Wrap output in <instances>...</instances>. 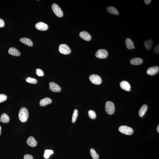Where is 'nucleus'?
Here are the masks:
<instances>
[{"mask_svg": "<svg viewBox=\"0 0 159 159\" xmlns=\"http://www.w3.org/2000/svg\"><path fill=\"white\" fill-rule=\"evenodd\" d=\"M29 114L28 110L25 107H22L20 110L19 114V119L22 122L27 121L29 117Z\"/></svg>", "mask_w": 159, "mask_h": 159, "instance_id": "f257e3e1", "label": "nucleus"}, {"mask_svg": "<svg viewBox=\"0 0 159 159\" xmlns=\"http://www.w3.org/2000/svg\"><path fill=\"white\" fill-rule=\"evenodd\" d=\"M105 110L107 113L112 115L115 111V107L114 104L111 101H108L106 104Z\"/></svg>", "mask_w": 159, "mask_h": 159, "instance_id": "f03ea898", "label": "nucleus"}, {"mask_svg": "<svg viewBox=\"0 0 159 159\" xmlns=\"http://www.w3.org/2000/svg\"><path fill=\"white\" fill-rule=\"evenodd\" d=\"M119 130L122 133L127 135H131L134 132V130L132 128L125 126H122L120 127L119 128Z\"/></svg>", "mask_w": 159, "mask_h": 159, "instance_id": "7ed1b4c3", "label": "nucleus"}, {"mask_svg": "<svg viewBox=\"0 0 159 159\" xmlns=\"http://www.w3.org/2000/svg\"><path fill=\"white\" fill-rule=\"evenodd\" d=\"M52 7L54 13L57 16L60 17L63 16V12L58 5L54 3L52 5Z\"/></svg>", "mask_w": 159, "mask_h": 159, "instance_id": "20e7f679", "label": "nucleus"}, {"mask_svg": "<svg viewBox=\"0 0 159 159\" xmlns=\"http://www.w3.org/2000/svg\"><path fill=\"white\" fill-rule=\"evenodd\" d=\"M89 78L90 81L94 84L98 85L101 83V78L99 76L97 75L92 74L90 76Z\"/></svg>", "mask_w": 159, "mask_h": 159, "instance_id": "39448f33", "label": "nucleus"}, {"mask_svg": "<svg viewBox=\"0 0 159 159\" xmlns=\"http://www.w3.org/2000/svg\"><path fill=\"white\" fill-rule=\"evenodd\" d=\"M59 51L60 53L64 55H68L71 52L70 48L65 44H62L59 46Z\"/></svg>", "mask_w": 159, "mask_h": 159, "instance_id": "423d86ee", "label": "nucleus"}, {"mask_svg": "<svg viewBox=\"0 0 159 159\" xmlns=\"http://www.w3.org/2000/svg\"><path fill=\"white\" fill-rule=\"evenodd\" d=\"M95 55L97 58L100 59H104L108 57V53L105 49H100L96 52Z\"/></svg>", "mask_w": 159, "mask_h": 159, "instance_id": "0eeeda50", "label": "nucleus"}, {"mask_svg": "<svg viewBox=\"0 0 159 159\" xmlns=\"http://www.w3.org/2000/svg\"><path fill=\"white\" fill-rule=\"evenodd\" d=\"M49 89L52 91L55 92H60L61 90V88L55 82H51L49 83Z\"/></svg>", "mask_w": 159, "mask_h": 159, "instance_id": "6e6552de", "label": "nucleus"}, {"mask_svg": "<svg viewBox=\"0 0 159 159\" xmlns=\"http://www.w3.org/2000/svg\"><path fill=\"white\" fill-rule=\"evenodd\" d=\"M35 27L37 30L42 31H46L48 29V26L47 24L41 22L36 24Z\"/></svg>", "mask_w": 159, "mask_h": 159, "instance_id": "1a4fd4ad", "label": "nucleus"}, {"mask_svg": "<svg viewBox=\"0 0 159 159\" xmlns=\"http://www.w3.org/2000/svg\"><path fill=\"white\" fill-rule=\"evenodd\" d=\"M159 68L158 66H155L148 68L147 73L148 75L154 76L158 73L159 71Z\"/></svg>", "mask_w": 159, "mask_h": 159, "instance_id": "9d476101", "label": "nucleus"}, {"mask_svg": "<svg viewBox=\"0 0 159 159\" xmlns=\"http://www.w3.org/2000/svg\"><path fill=\"white\" fill-rule=\"evenodd\" d=\"M79 35L82 39L86 41H90L91 39V35L87 32L82 31L80 32Z\"/></svg>", "mask_w": 159, "mask_h": 159, "instance_id": "9b49d317", "label": "nucleus"}, {"mask_svg": "<svg viewBox=\"0 0 159 159\" xmlns=\"http://www.w3.org/2000/svg\"><path fill=\"white\" fill-rule=\"evenodd\" d=\"M120 86L122 89L125 91H129L130 89V86L128 82L126 81H123L121 82Z\"/></svg>", "mask_w": 159, "mask_h": 159, "instance_id": "f8f14e48", "label": "nucleus"}, {"mask_svg": "<svg viewBox=\"0 0 159 159\" xmlns=\"http://www.w3.org/2000/svg\"><path fill=\"white\" fill-rule=\"evenodd\" d=\"M27 143L28 145L32 147H35L37 145V141L33 136L30 137L28 138L27 141Z\"/></svg>", "mask_w": 159, "mask_h": 159, "instance_id": "ddd939ff", "label": "nucleus"}, {"mask_svg": "<svg viewBox=\"0 0 159 159\" xmlns=\"http://www.w3.org/2000/svg\"><path fill=\"white\" fill-rule=\"evenodd\" d=\"M143 60L140 58H133L130 60V62L131 64L134 65H140L143 63Z\"/></svg>", "mask_w": 159, "mask_h": 159, "instance_id": "4468645a", "label": "nucleus"}, {"mask_svg": "<svg viewBox=\"0 0 159 159\" xmlns=\"http://www.w3.org/2000/svg\"><path fill=\"white\" fill-rule=\"evenodd\" d=\"M125 42L126 47L127 49L130 50L135 49L133 42L129 38L127 39Z\"/></svg>", "mask_w": 159, "mask_h": 159, "instance_id": "2eb2a0df", "label": "nucleus"}, {"mask_svg": "<svg viewBox=\"0 0 159 159\" xmlns=\"http://www.w3.org/2000/svg\"><path fill=\"white\" fill-rule=\"evenodd\" d=\"M20 41L21 43L28 46H30V47H32L33 45V42L31 40L27 38H21L20 39Z\"/></svg>", "mask_w": 159, "mask_h": 159, "instance_id": "dca6fc26", "label": "nucleus"}, {"mask_svg": "<svg viewBox=\"0 0 159 159\" xmlns=\"http://www.w3.org/2000/svg\"><path fill=\"white\" fill-rule=\"evenodd\" d=\"M52 100L49 98H46L41 100L40 102V105L41 106H45L51 104Z\"/></svg>", "mask_w": 159, "mask_h": 159, "instance_id": "f3484780", "label": "nucleus"}, {"mask_svg": "<svg viewBox=\"0 0 159 159\" xmlns=\"http://www.w3.org/2000/svg\"><path fill=\"white\" fill-rule=\"evenodd\" d=\"M9 53L11 55L15 56H19L21 55L20 51L14 48H10L8 51Z\"/></svg>", "mask_w": 159, "mask_h": 159, "instance_id": "a211bd4d", "label": "nucleus"}, {"mask_svg": "<svg viewBox=\"0 0 159 159\" xmlns=\"http://www.w3.org/2000/svg\"><path fill=\"white\" fill-rule=\"evenodd\" d=\"M153 42L152 40L149 39L147 41H145L144 45L145 47L147 50H150L152 49V48Z\"/></svg>", "mask_w": 159, "mask_h": 159, "instance_id": "6ab92c4d", "label": "nucleus"}, {"mask_svg": "<svg viewBox=\"0 0 159 159\" xmlns=\"http://www.w3.org/2000/svg\"><path fill=\"white\" fill-rule=\"evenodd\" d=\"M148 109L147 106L145 104L143 105L139 111V114L141 117H142L144 115Z\"/></svg>", "mask_w": 159, "mask_h": 159, "instance_id": "aec40b11", "label": "nucleus"}, {"mask_svg": "<svg viewBox=\"0 0 159 159\" xmlns=\"http://www.w3.org/2000/svg\"><path fill=\"white\" fill-rule=\"evenodd\" d=\"M1 120L2 122L4 123H7L10 121V118L5 113L1 115Z\"/></svg>", "mask_w": 159, "mask_h": 159, "instance_id": "412c9836", "label": "nucleus"}, {"mask_svg": "<svg viewBox=\"0 0 159 159\" xmlns=\"http://www.w3.org/2000/svg\"><path fill=\"white\" fill-rule=\"evenodd\" d=\"M107 9L108 13L110 14L116 15H119V12L118 10L114 7L112 6L108 7Z\"/></svg>", "mask_w": 159, "mask_h": 159, "instance_id": "4be33fe9", "label": "nucleus"}, {"mask_svg": "<svg viewBox=\"0 0 159 159\" xmlns=\"http://www.w3.org/2000/svg\"><path fill=\"white\" fill-rule=\"evenodd\" d=\"M90 154L93 159H98L99 156L94 149L91 148L90 150Z\"/></svg>", "mask_w": 159, "mask_h": 159, "instance_id": "5701e85b", "label": "nucleus"}, {"mask_svg": "<svg viewBox=\"0 0 159 159\" xmlns=\"http://www.w3.org/2000/svg\"><path fill=\"white\" fill-rule=\"evenodd\" d=\"M78 115V111L77 109H75L74 110L72 118V122L74 123L77 119Z\"/></svg>", "mask_w": 159, "mask_h": 159, "instance_id": "b1692460", "label": "nucleus"}, {"mask_svg": "<svg viewBox=\"0 0 159 159\" xmlns=\"http://www.w3.org/2000/svg\"><path fill=\"white\" fill-rule=\"evenodd\" d=\"M88 114L89 117L92 119H95L96 117V113L93 110H89L88 112Z\"/></svg>", "mask_w": 159, "mask_h": 159, "instance_id": "393cba45", "label": "nucleus"}, {"mask_svg": "<svg viewBox=\"0 0 159 159\" xmlns=\"http://www.w3.org/2000/svg\"><path fill=\"white\" fill-rule=\"evenodd\" d=\"M53 151L50 150H47L45 151V153L44 154V157L46 159H48L51 155L53 154Z\"/></svg>", "mask_w": 159, "mask_h": 159, "instance_id": "a878e982", "label": "nucleus"}, {"mask_svg": "<svg viewBox=\"0 0 159 159\" xmlns=\"http://www.w3.org/2000/svg\"><path fill=\"white\" fill-rule=\"evenodd\" d=\"M26 81L30 83L35 84L37 83V80L35 78L29 77L26 79Z\"/></svg>", "mask_w": 159, "mask_h": 159, "instance_id": "bb28decb", "label": "nucleus"}, {"mask_svg": "<svg viewBox=\"0 0 159 159\" xmlns=\"http://www.w3.org/2000/svg\"><path fill=\"white\" fill-rule=\"evenodd\" d=\"M7 98V96L5 95L0 94V103L5 101Z\"/></svg>", "mask_w": 159, "mask_h": 159, "instance_id": "cd10ccee", "label": "nucleus"}, {"mask_svg": "<svg viewBox=\"0 0 159 159\" xmlns=\"http://www.w3.org/2000/svg\"><path fill=\"white\" fill-rule=\"evenodd\" d=\"M36 73L37 75L39 76H44L43 72L41 70L37 69L36 70Z\"/></svg>", "mask_w": 159, "mask_h": 159, "instance_id": "c85d7f7f", "label": "nucleus"}, {"mask_svg": "<svg viewBox=\"0 0 159 159\" xmlns=\"http://www.w3.org/2000/svg\"><path fill=\"white\" fill-rule=\"evenodd\" d=\"M24 159H33V157L30 154H26L24 156Z\"/></svg>", "mask_w": 159, "mask_h": 159, "instance_id": "c756f323", "label": "nucleus"}, {"mask_svg": "<svg viewBox=\"0 0 159 159\" xmlns=\"http://www.w3.org/2000/svg\"><path fill=\"white\" fill-rule=\"evenodd\" d=\"M154 51L155 53L158 54L159 53V45L158 44L154 48Z\"/></svg>", "mask_w": 159, "mask_h": 159, "instance_id": "7c9ffc66", "label": "nucleus"}, {"mask_svg": "<svg viewBox=\"0 0 159 159\" xmlns=\"http://www.w3.org/2000/svg\"><path fill=\"white\" fill-rule=\"evenodd\" d=\"M4 22L2 19H0V27H3L5 26Z\"/></svg>", "mask_w": 159, "mask_h": 159, "instance_id": "2f4dec72", "label": "nucleus"}, {"mask_svg": "<svg viewBox=\"0 0 159 159\" xmlns=\"http://www.w3.org/2000/svg\"><path fill=\"white\" fill-rule=\"evenodd\" d=\"M144 1L146 4L148 5L151 3L152 1H151V0H144Z\"/></svg>", "mask_w": 159, "mask_h": 159, "instance_id": "473e14b6", "label": "nucleus"}, {"mask_svg": "<svg viewBox=\"0 0 159 159\" xmlns=\"http://www.w3.org/2000/svg\"><path fill=\"white\" fill-rule=\"evenodd\" d=\"M157 131L159 133V125L157 127Z\"/></svg>", "mask_w": 159, "mask_h": 159, "instance_id": "72a5a7b5", "label": "nucleus"}, {"mask_svg": "<svg viewBox=\"0 0 159 159\" xmlns=\"http://www.w3.org/2000/svg\"><path fill=\"white\" fill-rule=\"evenodd\" d=\"M1 126H0V136L1 135Z\"/></svg>", "mask_w": 159, "mask_h": 159, "instance_id": "f704fd0d", "label": "nucleus"}, {"mask_svg": "<svg viewBox=\"0 0 159 159\" xmlns=\"http://www.w3.org/2000/svg\"><path fill=\"white\" fill-rule=\"evenodd\" d=\"M0 122H1V120H0Z\"/></svg>", "mask_w": 159, "mask_h": 159, "instance_id": "c9c22d12", "label": "nucleus"}]
</instances>
